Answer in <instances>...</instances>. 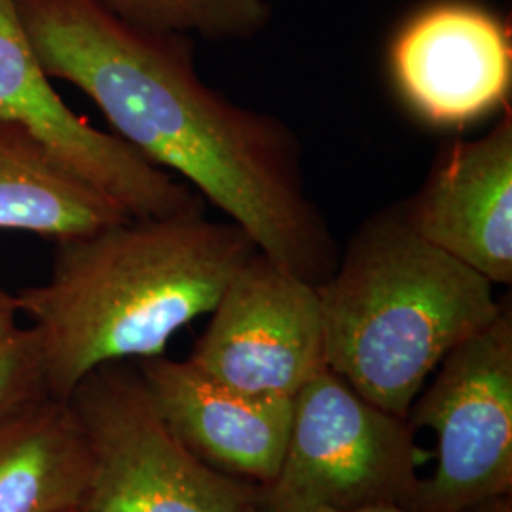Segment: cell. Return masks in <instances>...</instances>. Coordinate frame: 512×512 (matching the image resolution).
I'll use <instances>...</instances> for the list:
<instances>
[{"label": "cell", "mask_w": 512, "mask_h": 512, "mask_svg": "<svg viewBox=\"0 0 512 512\" xmlns=\"http://www.w3.org/2000/svg\"><path fill=\"white\" fill-rule=\"evenodd\" d=\"M44 73L86 93L114 135L179 175L283 268L323 283L340 251L279 116L203 80L194 38L139 29L93 0H14Z\"/></svg>", "instance_id": "obj_1"}, {"label": "cell", "mask_w": 512, "mask_h": 512, "mask_svg": "<svg viewBox=\"0 0 512 512\" xmlns=\"http://www.w3.org/2000/svg\"><path fill=\"white\" fill-rule=\"evenodd\" d=\"M255 251L238 224L207 219L205 209L57 241L50 277L16 294L37 332L50 397L67 401L99 366L164 355Z\"/></svg>", "instance_id": "obj_2"}, {"label": "cell", "mask_w": 512, "mask_h": 512, "mask_svg": "<svg viewBox=\"0 0 512 512\" xmlns=\"http://www.w3.org/2000/svg\"><path fill=\"white\" fill-rule=\"evenodd\" d=\"M494 287L421 238L403 202L382 207L317 285L327 366L406 420L444 357L499 315Z\"/></svg>", "instance_id": "obj_3"}, {"label": "cell", "mask_w": 512, "mask_h": 512, "mask_svg": "<svg viewBox=\"0 0 512 512\" xmlns=\"http://www.w3.org/2000/svg\"><path fill=\"white\" fill-rule=\"evenodd\" d=\"M67 401L90 450L76 512H264L258 484L207 465L171 433L135 361L95 368Z\"/></svg>", "instance_id": "obj_4"}, {"label": "cell", "mask_w": 512, "mask_h": 512, "mask_svg": "<svg viewBox=\"0 0 512 512\" xmlns=\"http://www.w3.org/2000/svg\"><path fill=\"white\" fill-rule=\"evenodd\" d=\"M293 425L264 512L408 509L427 454L408 420L366 401L329 366L294 395Z\"/></svg>", "instance_id": "obj_5"}, {"label": "cell", "mask_w": 512, "mask_h": 512, "mask_svg": "<svg viewBox=\"0 0 512 512\" xmlns=\"http://www.w3.org/2000/svg\"><path fill=\"white\" fill-rule=\"evenodd\" d=\"M435 372L406 418L437 437L435 471L421 478L408 511L459 512L512 495L511 302Z\"/></svg>", "instance_id": "obj_6"}, {"label": "cell", "mask_w": 512, "mask_h": 512, "mask_svg": "<svg viewBox=\"0 0 512 512\" xmlns=\"http://www.w3.org/2000/svg\"><path fill=\"white\" fill-rule=\"evenodd\" d=\"M188 361L243 393L294 399L327 368L317 287L255 251L220 294Z\"/></svg>", "instance_id": "obj_7"}, {"label": "cell", "mask_w": 512, "mask_h": 512, "mask_svg": "<svg viewBox=\"0 0 512 512\" xmlns=\"http://www.w3.org/2000/svg\"><path fill=\"white\" fill-rule=\"evenodd\" d=\"M50 80L25 35L16 2L0 0V118L33 133L74 175L135 219L205 209L188 184L76 114Z\"/></svg>", "instance_id": "obj_8"}, {"label": "cell", "mask_w": 512, "mask_h": 512, "mask_svg": "<svg viewBox=\"0 0 512 512\" xmlns=\"http://www.w3.org/2000/svg\"><path fill=\"white\" fill-rule=\"evenodd\" d=\"M389 69L412 112L437 128H461L507 105L509 23L473 0H437L397 29Z\"/></svg>", "instance_id": "obj_9"}, {"label": "cell", "mask_w": 512, "mask_h": 512, "mask_svg": "<svg viewBox=\"0 0 512 512\" xmlns=\"http://www.w3.org/2000/svg\"><path fill=\"white\" fill-rule=\"evenodd\" d=\"M403 207L421 238L492 285H511L512 110L486 135L442 148Z\"/></svg>", "instance_id": "obj_10"}, {"label": "cell", "mask_w": 512, "mask_h": 512, "mask_svg": "<svg viewBox=\"0 0 512 512\" xmlns=\"http://www.w3.org/2000/svg\"><path fill=\"white\" fill-rule=\"evenodd\" d=\"M135 363L158 414L192 454L258 486L274 480L291 435L293 399L243 393L188 359Z\"/></svg>", "instance_id": "obj_11"}, {"label": "cell", "mask_w": 512, "mask_h": 512, "mask_svg": "<svg viewBox=\"0 0 512 512\" xmlns=\"http://www.w3.org/2000/svg\"><path fill=\"white\" fill-rule=\"evenodd\" d=\"M126 219L124 207L74 175L33 133L0 118V230L57 243Z\"/></svg>", "instance_id": "obj_12"}, {"label": "cell", "mask_w": 512, "mask_h": 512, "mask_svg": "<svg viewBox=\"0 0 512 512\" xmlns=\"http://www.w3.org/2000/svg\"><path fill=\"white\" fill-rule=\"evenodd\" d=\"M90 450L69 401L46 397L0 423V512H76Z\"/></svg>", "instance_id": "obj_13"}, {"label": "cell", "mask_w": 512, "mask_h": 512, "mask_svg": "<svg viewBox=\"0 0 512 512\" xmlns=\"http://www.w3.org/2000/svg\"><path fill=\"white\" fill-rule=\"evenodd\" d=\"M112 16L139 29L245 42L260 37L274 16L272 0H93Z\"/></svg>", "instance_id": "obj_14"}, {"label": "cell", "mask_w": 512, "mask_h": 512, "mask_svg": "<svg viewBox=\"0 0 512 512\" xmlns=\"http://www.w3.org/2000/svg\"><path fill=\"white\" fill-rule=\"evenodd\" d=\"M50 397L35 330L19 329L0 340V423Z\"/></svg>", "instance_id": "obj_15"}, {"label": "cell", "mask_w": 512, "mask_h": 512, "mask_svg": "<svg viewBox=\"0 0 512 512\" xmlns=\"http://www.w3.org/2000/svg\"><path fill=\"white\" fill-rule=\"evenodd\" d=\"M19 311L18 296L8 293L2 285H0V340L16 334L19 327Z\"/></svg>", "instance_id": "obj_16"}, {"label": "cell", "mask_w": 512, "mask_h": 512, "mask_svg": "<svg viewBox=\"0 0 512 512\" xmlns=\"http://www.w3.org/2000/svg\"><path fill=\"white\" fill-rule=\"evenodd\" d=\"M459 512H512V495H497Z\"/></svg>", "instance_id": "obj_17"}, {"label": "cell", "mask_w": 512, "mask_h": 512, "mask_svg": "<svg viewBox=\"0 0 512 512\" xmlns=\"http://www.w3.org/2000/svg\"><path fill=\"white\" fill-rule=\"evenodd\" d=\"M353 512H412V511H408V509H404V507H374V509H363V511H353Z\"/></svg>", "instance_id": "obj_18"}]
</instances>
